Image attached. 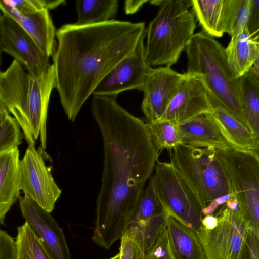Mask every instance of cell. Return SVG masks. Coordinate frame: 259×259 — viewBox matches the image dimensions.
Instances as JSON below:
<instances>
[{
  "label": "cell",
  "instance_id": "2",
  "mask_svg": "<svg viewBox=\"0 0 259 259\" xmlns=\"http://www.w3.org/2000/svg\"><path fill=\"white\" fill-rule=\"evenodd\" d=\"M145 31L144 22L114 19L85 26L66 24L56 31L55 88L68 120H75L98 84L133 51Z\"/></svg>",
  "mask_w": 259,
  "mask_h": 259
},
{
  "label": "cell",
  "instance_id": "17",
  "mask_svg": "<svg viewBox=\"0 0 259 259\" xmlns=\"http://www.w3.org/2000/svg\"><path fill=\"white\" fill-rule=\"evenodd\" d=\"M178 125L181 144L219 149L231 147L211 112L202 113Z\"/></svg>",
  "mask_w": 259,
  "mask_h": 259
},
{
  "label": "cell",
  "instance_id": "12",
  "mask_svg": "<svg viewBox=\"0 0 259 259\" xmlns=\"http://www.w3.org/2000/svg\"><path fill=\"white\" fill-rule=\"evenodd\" d=\"M1 40L3 52L25 66L28 72L39 77L51 65L49 57L15 21L3 14Z\"/></svg>",
  "mask_w": 259,
  "mask_h": 259
},
{
  "label": "cell",
  "instance_id": "16",
  "mask_svg": "<svg viewBox=\"0 0 259 259\" xmlns=\"http://www.w3.org/2000/svg\"><path fill=\"white\" fill-rule=\"evenodd\" d=\"M240 0H191L195 17L211 37L232 35Z\"/></svg>",
  "mask_w": 259,
  "mask_h": 259
},
{
  "label": "cell",
  "instance_id": "39",
  "mask_svg": "<svg viewBox=\"0 0 259 259\" xmlns=\"http://www.w3.org/2000/svg\"><path fill=\"white\" fill-rule=\"evenodd\" d=\"M10 115L5 103L0 97V124Z\"/></svg>",
  "mask_w": 259,
  "mask_h": 259
},
{
  "label": "cell",
  "instance_id": "3",
  "mask_svg": "<svg viewBox=\"0 0 259 259\" xmlns=\"http://www.w3.org/2000/svg\"><path fill=\"white\" fill-rule=\"evenodd\" d=\"M55 88L52 64L38 78L26 72L16 61L0 71V97L22 130L28 146H35L40 137L47 144V119L51 93Z\"/></svg>",
  "mask_w": 259,
  "mask_h": 259
},
{
  "label": "cell",
  "instance_id": "28",
  "mask_svg": "<svg viewBox=\"0 0 259 259\" xmlns=\"http://www.w3.org/2000/svg\"><path fill=\"white\" fill-rule=\"evenodd\" d=\"M120 240L119 259H142L146 247L138 227L130 225Z\"/></svg>",
  "mask_w": 259,
  "mask_h": 259
},
{
  "label": "cell",
  "instance_id": "4",
  "mask_svg": "<svg viewBox=\"0 0 259 259\" xmlns=\"http://www.w3.org/2000/svg\"><path fill=\"white\" fill-rule=\"evenodd\" d=\"M225 49L203 31L194 33L185 49L188 61L186 72L201 77L213 108H223L247 127L242 108L240 78L234 77Z\"/></svg>",
  "mask_w": 259,
  "mask_h": 259
},
{
  "label": "cell",
  "instance_id": "22",
  "mask_svg": "<svg viewBox=\"0 0 259 259\" xmlns=\"http://www.w3.org/2000/svg\"><path fill=\"white\" fill-rule=\"evenodd\" d=\"M166 228L177 259H206L195 232L170 216Z\"/></svg>",
  "mask_w": 259,
  "mask_h": 259
},
{
  "label": "cell",
  "instance_id": "9",
  "mask_svg": "<svg viewBox=\"0 0 259 259\" xmlns=\"http://www.w3.org/2000/svg\"><path fill=\"white\" fill-rule=\"evenodd\" d=\"M150 181L157 199L168 216L197 232L201 226V205L172 164L157 161Z\"/></svg>",
  "mask_w": 259,
  "mask_h": 259
},
{
  "label": "cell",
  "instance_id": "30",
  "mask_svg": "<svg viewBox=\"0 0 259 259\" xmlns=\"http://www.w3.org/2000/svg\"><path fill=\"white\" fill-rule=\"evenodd\" d=\"M142 259H177L170 243L166 225L154 244L146 249Z\"/></svg>",
  "mask_w": 259,
  "mask_h": 259
},
{
  "label": "cell",
  "instance_id": "34",
  "mask_svg": "<svg viewBox=\"0 0 259 259\" xmlns=\"http://www.w3.org/2000/svg\"><path fill=\"white\" fill-rule=\"evenodd\" d=\"M242 259H259V236L249 231Z\"/></svg>",
  "mask_w": 259,
  "mask_h": 259
},
{
  "label": "cell",
  "instance_id": "7",
  "mask_svg": "<svg viewBox=\"0 0 259 259\" xmlns=\"http://www.w3.org/2000/svg\"><path fill=\"white\" fill-rule=\"evenodd\" d=\"M214 149L241 213L249 223L250 230L259 236V155L231 147Z\"/></svg>",
  "mask_w": 259,
  "mask_h": 259
},
{
  "label": "cell",
  "instance_id": "29",
  "mask_svg": "<svg viewBox=\"0 0 259 259\" xmlns=\"http://www.w3.org/2000/svg\"><path fill=\"white\" fill-rule=\"evenodd\" d=\"M22 138L19 124L10 115L0 124V154L18 147Z\"/></svg>",
  "mask_w": 259,
  "mask_h": 259
},
{
  "label": "cell",
  "instance_id": "14",
  "mask_svg": "<svg viewBox=\"0 0 259 259\" xmlns=\"http://www.w3.org/2000/svg\"><path fill=\"white\" fill-rule=\"evenodd\" d=\"M184 74L161 120L179 125L202 113L212 111L210 95L201 77L196 74Z\"/></svg>",
  "mask_w": 259,
  "mask_h": 259
},
{
  "label": "cell",
  "instance_id": "21",
  "mask_svg": "<svg viewBox=\"0 0 259 259\" xmlns=\"http://www.w3.org/2000/svg\"><path fill=\"white\" fill-rule=\"evenodd\" d=\"M18 23L47 56H53L56 46V31L48 9L44 8L32 14L22 15Z\"/></svg>",
  "mask_w": 259,
  "mask_h": 259
},
{
  "label": "cell",
  "instance_id": "18",
  "mask_svg": "<svg viewBox=\"0 0 259 259\" xmlns=\"http://www.w3.org/2000/svg\"><path fill=\"white\" fill-rule=\"evenodd\" d=\"M19 156L18 147L0 154V225L20 196Z\"/></svg>",
  "mask_w": 259,
  "mask_h": 259
},
{
  "label": "cell",
  "instance_id": "5",
  "mask_svg": "<svg viewBox=\"0 0 259 259\" xmlns=\"http://www.w3.org/2000/svg\"><path fill=\"white\" fill-rule=\"evenodd\" d=\"M158 6L154 18L145 29V58L149 66L176 64L194 34L196 21L189 10L191 0L151 1Z\"/></svg>",
  "mask_w": 259,
  "mask_h": 259
},
{
  "label": "cell",
  "instance_id": "10",
  "mask_svg": "<svg viewBox=\"0 0 259 259\" xmlns=\"http://www.w3.org/2000/svg\"><path fill=\"white\" fill-rule=\"evenodd\" d=\"M40 147L28 146L20 161V190L39 206L51 212L62 190L57 186L51 169L45 162Z\"/></svg>",
  "mask_w": 259,
  "mask_h": 259
},
{
  "label": "cell",
  "instance_id": "32",
  "mask_svg": "<svg viewBox=\"0 0 259 259\" xmlns=\"http://www.w3.org/2000/svg\"><path fill=\"white\" fill-rule=\"evenodd\" d=\"M0 259H17L16 241L0 229Z\"/></svg>",
  "mask_w": 259,
  "mask_h": 259
},
{
  "label": "cell",
  "instance_id": "36",
  "mask_svg": "<svg viewBox=\"0 0 259 259\" xmlns=\"http://www.w3.org/2000/svg\"><path fill=\"white\" fill-rule=\"evenodd\" d=\"M233 196L234 194L232 193L213 200L206 207L201 210L202 217L208 214H212L219 206L223 205Z\"/></svg>",
  "mask_w": 259,
  "mask_h": 259
},
{
  "label": "cell",
  "instance_id": "13",
  "mask_svg": "<svg viewBox=\"0 0 259 259\" xmlns=\"http://www.w3.org/2000/svg\"><path fill=\"white\" fill-rule=\"evenodd\" d=\"M184 75L169 66L150 69L142 90L141 110L147 123L162 119Z\"/></svg>",
  "mask_w": 259,
  "mask_h": 259
},
{
  "label": "cell",
  "instance_id": "15",
  "mask_svg": "<svg viewBox=\"0 0 259 259\" xmlns=\"http://www.w3.org/2000/svg\"><path fill=\"white\" fill-rule=\"evenodd\" d=\"M22 215L51 259H71L61 228L49 212L30 198H18Z\"/></svg>",
  "mask_w": 259,
  "mask_h": 259
},
{
  "label": "cell",
  "instance_id": "40",
  "mask_svg": "<svg viewBox=\"0 0 259 259\" xmlns=\"http://www.w3.org/2000/svg\"><path fill=\"white\" fill-rule=\"evenodd\" d=\"M2 16H3V14L1 12V11L0 10V68L1 66V63H2V52H3L2 47V44H1V22H2Z\"/></svg>",
  "mask_w": 259,
  "mask_h": 259
},
{
  "label": "cell",
  "instance_id": "8",
  "mask_svg": "<svg viewBox=\"0 0 259 259\" xmlns=\"http://www.w3.org/2000/svg\"><path fill=\"white\" fill-rule=\"evenodd\" d=\"M215 215L218 219L216 227L207 230L201 226L195 232L206 259H242L251 229L234 196Z\"/></svg>",
  "mask_w": 259,
  "mask_h": 259
},
{
  "label": "cell",
  "instance_id": "26",
  "mask_svg": "<svg viewBox=\"0 0 259 259\" xmlns=\"http://www.w3.org/2000/svg\"><path fill=\"white\" fill-rule=\"evenodd\" d=\"M17 259H51L26 222L17 228Z\"/></svg>",
  "mask_w": 259,
  "mask_h": 259
},
{
  "label": "cell",
  "instance_id": "23",
  "mask_svg": "<svg viewBox=\"0 0 259 259\" xmlns=\"http://www.w3.org/2000/svg\"><path fill=\"white\" fill-rule=\"evenodd\" d=\"M77 20L74 23L85 26L104 23L116 17L117 0H78L75 2Z\"/></svg>",
  "mask_w": 259,
  "mask_h": 259
},
{
  "label": "cell",
  "instance_id": "33",
  "mask_svg": "<svg viewBox=\"0 0 259 259\" xmlns=\"http://www.w3.org/2000/svg\"><path fill=\"white\" fill-rule=\"evenodd\" d=\"M6 1L9 5L17 9L23 15L35 13L44 8H47V0H15Z\"/></svg>",
  "mask_w": 259,
  "mask_h": 259
},
{
  "label": "cell",
  "instance_id": "20",
  "mask_svg": "<svg viewBox=\"0 0 259 259\" xmlns=\"http://www.w3.org/2000/svg\"><path fill=\"white\" fill-rule=\"evenodd\" d=\"M212 113L231 147L259 155V137L255 136L245 124L220 107H214Z\"/></svg>",
  "mask_w": 259,
  "mask_h": 259
},
{
  "label": "cell",
  "instance_id": "25",
  "mask_svg": "<svg viewBox=\"0 0 259 259\" xmlns=\"http://www.w3.org/2000/svg\"><path fill=\"white\" fill-rule=\"evenodd\" d=\"M168 217L157 199L150 181L142 192L130 225L143 228L156 222H164Z\"/></svg>",
  "mask_w": 259,
  "mask_h": 259
},
{
  "label": "cell",
  "instance_id": "11",
  "mask_svg": "<svg viewBox=\"0 0 259 259\" xmlns=\"http://www.w3.org/2000/svg\"><path fill=\"white\" fill-rule=\"evenodd\" d=\"M145 31L133 51L101 80L92 95L115 97L126 90L142 91L146 76L152 68L145 58Z\"/></svg>",
  "mask_w": 259,
  "mask_h": 259
},
{
  "label": "cell",
  "instance_id": "35",
  "mask_svg": "<svg viewBox=\"0 0 259 259\" xmlns=\"http://www.w3.org/2000/svg\"><path fill=\"white\" fill-rule=\"evenodd\" d=\"M247 29L252 36H259V0H251Z\"/></svg>",
  "mask_w": 259,
  "mask_h": 259
},
{
  "label": "cell",
  "instance_id": "19",
  "mask_svg": "<svg viewBox=\"0 0 259 259\" xmlns=\"http://www.w3.org/2000/svg\"><path fill=\"white\" fill-rule=\"evenodd\" d=\"M225 50L232 73L238 79L251 69L259 56V36H252L248 29H245L231 36Z\"/></svg>",
  "mask_w": 259,
  "mask_h": 259
},
{
  "label": "cell",
  "instance_id": "24",
  "mask_svg": "<svg viewBox=\"0 0 259 259\" xmlns=\"http://www.w3.org/2000/svg\"><path fill=\"white\" fill-rule=\"evenodd\" d=\"M241 103L248 128L259 137V78L250 69L240 77Z\"/></svg>",
  "mask_w": 259,
  "mask_h": 259
},
{
  "label": "cell",
  "instance_id": "41",
  "mask_svg": "<svg viewBox=\"0 0 259 259\" xmlns=\"http://www.w3.org/2000/svg\"><path fill=\"white\" fill-rule=\"evenodd\" d=\"M110 259H119V253H118L113 257L110 258Z\"/></svg>",
  "mask_w": 259,
  "mask_h": 259
},
{
  "label": "cell",
  "instance_id": "6",
  "mask_svg": "<svg viewBox=\"0 0 259 259\" xmlns=\"http://www.w3.org/2000/svg\"><path fill=\"white\" fill-rule=\"evenodd\" d=\"M171 150L170 163L193 190L202 209L214 199L232 193L214 148L180 144Z\"/></svg>",
  "mask_w": 259,
  "mask_h": 259
},
{
  "label": "cell",
  "instance_id": "37",
  "mask_svg": "<svg viewBox=\"0 0 259 259\" xmlns=\"http://www.w3.org/2000/svg\"><path fill=\"white\" fill-rule=\"evenodd\" d=\"M147 0L125 1L124 9L126 14H133L138 12Z\"/></svg>",
  "mask_w": 259,
  "mask_h": 259
},
{
  "label": "cell",
  "instance_id": "31",
  "mask_svg": "<svg viewBox=\"0 0 259 259\" xmlns=\"http://www.w3.org/2000/svg\"><path fill=\"white\" fill-rule=\"evenodd\" d=\"M251 0H240L234 27L231 36L235 35L242 30L247 29Z\"/></svg>",
  "mask_w": 259,
  "mask_h": 259
},
{
  "label": "cell",
  "instance_id": "27",
  "mask_svg": "<svg viewBox=\"0 0 259 259\" xmlns=\"http://www.w3.org/2000/svg\"><path fill=\"white\" fill-rule=\"evenodd\" d=\"M151 141L158 152L171 150L181 144L178 125L167 120L146 123Z\"/></svg>",
  "mask_w": 259,
  "mask_h": 259
},
{
  "label": "cell",
  "instance_id": "1",
  "mask_svg": "<svg viewBox=\"0 0 259 259\" xmlns=\"http://www.w3.org/2000/svg\"><path fill=\"white\" fill-rule=\"evenodd\" d=\"M91 110L104 152L92 239L108 249L130 226L159 154L146 123L121 107L115 97L93 95Z\"/></svg>",
  "mask_w": 259,
  "mask_h": 259
},
{
  "label": "cell",
  "instance_id": "38",
  "mask_svg": "<svg viewBox=\"0 0 259 259\" xmlns=\"http://www.w3.org/2000/svg\"><path fill=\"white\" fill-rule=\"evenodd\" d=\"M218 225V219L215 215L208 214L202 217L201 226L206 229H213Z\"/></svg>",
  "mask_w": 259,
  "mask_h": 259
}]
</instances>
